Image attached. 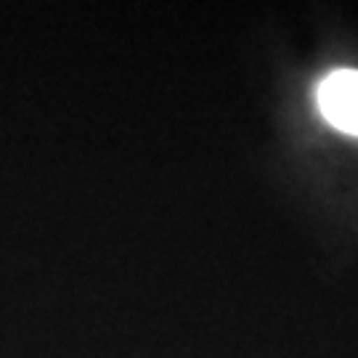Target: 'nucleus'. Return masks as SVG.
<instances>
[{
    "instance_id": "1",
    "label": "nucleus",
    "mask_w": 358,
    "mask_h": 358,
    "mask_svg": "<svg viewBox=\"0 0 358 358\" xmlns=\"http://www.w3.org/2000/svg\"><path fill=\"white\" fill-rule=\"evenodd\" d=\"M316 101L332 128L358 138V69H337L324 77Z\"/></svg>"
}]
</instances>
